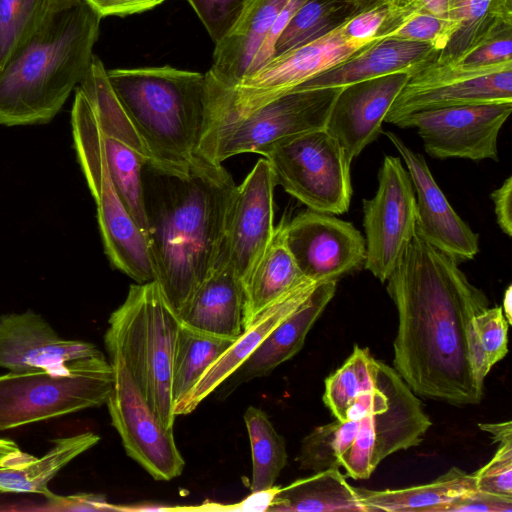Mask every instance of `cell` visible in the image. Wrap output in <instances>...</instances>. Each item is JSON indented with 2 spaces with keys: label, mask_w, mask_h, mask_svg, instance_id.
<instances>
[{
  "label": "cell",
  "mask_w": 512,
  "mask_h": 512,
  "mask_svg": "<svg viewBox=\"0 0 512 512\" xmlns=\"http://www.w3.org/2000/svg\"><path fill=\"white\" fill-rule=\"evenodd\" d=\"M398 314L393 366L419 396L453 405L481 402L469 355L473 317L489 307L458 262L417 232L386 280Z\"/></svg>",
  "instance_id": "cell-1"
},
{
  "label": "cell",
  "mask_w": 512,
  "mask_h": 512,
  "mask_svg": "<svg viewBox=\"0 0 512 512\" xmlns=\"http://www.w3.org/2000/svg\"><path fill=\"white\" fill-rule=\"evenodd\" d=\"M142 186L154 280L178 317L214 268L237 185L197 155L185 171L147 162Z\"/></svg>",
  "instance_id": "cell-2"
},
{
  "label": "cell",
  "mask_w": 512,
  "mask_h": 512,
  "mask_svg": "<svg viewBox=\"0 0 512 512\" xmlns=\"http://www.w3.org/2000/svg\"><path fill=\"white\" fill-rule=\"evenodd\" d=\"M101 16L87 0H51L31 35L0 69V124L50 122L85 77Z\"/></svg>",
  "instance_id": "cell-3"
},
{
  "label": "cell",
  "mask_w": 512,
  "mask_h": 512,
  "mask_svg": "<svg viewBox=\"0 0 512 512\" xmlns=\"http://www.w3.org/2000/svg\"><path fill=\"white\" fill-rule=\"evenodd\" d=\"M107 77L150 162L185 171L207 127L205 74L166 65L111 69Z\"/></svg>",
  "instance_id": "cell-4"
},
{
  "label": "cell",
  "mask_w": 512,
  "mask_h": 512,
  "mask_svg": "<svg viewBox=\"0 0 512 512\" xmlns=\"http://www.w3.org/2000/svg\"><path fill=\"white\" fill-rule=\"evenodd\" d=\"M104 343L120 355L142 395L168 429L175 414L171 392L174 348L180 321L155 280L133 284L108 320Z\"/></svg>",
  "instance_id": "cell-5"
},
{
  "label": "cell",
  "mask_w": 512,
  "mask_h": 512,
  "mask_svg": "<svg viewBox=\"0 0 512 512\" xmlns=\"http://www.w3.org/2000/svg\"><path fill=\"white\" fill-rule=\"evenodd\" d=\"M341 88L291 90L244 113L208 107L198 155L215 164L242 153L264 156L282 140L323 129Z\"/></svg>",
  "instance_id": "cell-6"
},
{
  "label": "cell",
  "mask_w": 512,
  "mask_h": 512,
  "mask_svg": "<svg viewBox=\"0 0 512 512\" xmlns=\"http://www.w3.org/2000/svg\"><path fill=\"white\" fill-rule=\"evenodd\" d=\"M71 127L77 160L96 204L99 230L111 265L137 283L154 280L146 239L113 182L97 115L79 87L71 110Z\"/></svg>",
  "instance_id": "cell-7"
},
{
  "label": "cell",
  "mask_w": 512,
  "mask_h": 512,
  "mask_svg": "<svg viewBox=\"0 0 512 512\" xmlns=\"http://www.w3.org/2000/svg\"><path fill=\"white\" fill-rule=\"evenodd\" d=\"M113 383L103 354L57 370L0 375V432L106 404Z\"/></svg>",
  "instance_id": "cell-8"
},
{
  "label": "cell",
  "mask_w": 512,
  "mask_h": 512,
  "mask_svg": "<svg viewBox=\"0 0 512 512\" xmlns=\"http://www.w3.org/2000/svg\"><path fill=\"white\" fill-rule=\"evenodd\" d=\"M264 157L277 185L308 209L332 215L348 210L353 193L352 162L325 128L282 140Z\"/></svg>",
  "instance_id": "cell-9"
},
{
  "label": "cell",
  "mask_w": 512,
  "mask_h": 512,
  "mask_svg": "<svg viewBox=\"0 0 512 512\" xmlns=\"http://www.w3.org/2000/svg\"><path fill=\"white\" fill-rule=\"evenodd\" d=\"M342 26L272 58L233 88H223L206 78L208 107L234 113L250 111L380 40L368 43L352 41L343 34Z\"/></svg>",
  "instance_id": "cell-10"
},
{
  "label": "cell",
  "mask_w": 512,
  "mask_h": 512,
  "mask_svg": "<svg viewBox=\"0 0 512 512\" xmlns=\"http://www.w3.org/2000/svg\"><path fill=\"white\" fill-rule=\"evenodd\" d=\"M78 87L97 115L113 182L128 213L145 237L142 170L151 161L149 153L114 94L107 69L97 56H93Z\"/></svg>",
  "instance_id": "cell-11"
},
{
  "label": "cell",
  "mask_w": 512,
  "mask_h": 512,
  "mask_svg": "<svg viewBox=\"0 0 512 512\" xmlns=\"http://www.w3.org/2000/svg\"><path fill=\"white\" fill-rule=\"evenodd\" d=\"M416 197L399 157L386 155L373 198L363 200L364 267L386 282L416 233Z\"/></svg>",
  "instance_id": "cell-12"
},
{
  "label": "cell",
  "mask_w": 512,
  "mask_h": 512,
  "mask_svg": "<svg viewBox=\"0 0 512 512\" xmlns=\"http://www.w3.org/2000/svg\"><path fill=\"white\" fill-rule=\"evenodd\" d=\"M109 357L114 383L106 404L127 455L155 480L178 477L185 461L176 446L173 429L161 423L120 355L111 353Z\"/></svg>",
  "instance_id": "cell-13"
},
{
  "label": "cell",
  "mask_w": 512,
  "mask_h": 512,
  "mask_svg": "<svg viewBox=\"0 0 512 512\" xmlns=\"http://www.w3.org/2000/svg\"><path fill=\"white\" fill-rule=\"evenodd\" d=\"M511 111L512 102L449 106L414 112L395 125L417 129L432 157L498 161L499 132Z\"/></svg>",
  "instance_id": "cell-14"
},
{
  "label": "cell",
  "mask_w": 512,
  "mask_h": 512,
  "mask_svg": "<svg viewBox=\"0 0 512 512\" xmlns=\"http://www.w3.org/2000/svg\"><path fill=\"white\" fill-rule=\"evenodd\" d=\"M431 425L421 401L398 374L388 402L359 420L339 465L355 480L368 479L386 457L418 446Z\"/></svg>",
  "instance_id": "cell-15"
},
{
  "label": "cell",
  "mask_w": 512,
  "mask_h": 512,
  "mask_svg": "<svg viewBox=\"0 0 512 512\" xmlns=\"http://www.w3.org/2000/svg\"><path fill=\"white\" fill-rule=\"evenodd\" d=\"M276 185L264 157L234 190L214 268L228 267L242 284L273 237Z\"/></svg>",
  "instance_id": "cell-16"
},
{
  "label": "cell",
  "mask_w": 512,
  "mask_h": 512,
  "mask_svg": "<svg viewBox=\"0 0 512 512\" xmlns=\"http://www.w3.org/2000/svg\"><path fill=\"white\" fill-rule=\"evenodd\" d=\"M493 102H512V64L486 70L429 64L409 77L384 122L395 125L422 110Z\"/></svg>",
  "instance_id": "cell-17"
},
{
  "label": "cell",
  "mask_w": 512,
  "mask_h": 512,
  "mask_svg": "<svg viewBox=\"0 0 512 512\" xmlns=\"http://www.w3.org/2000/svg\"><path fill=\"white\" fill-rule=\"evenodd\" d=\"M287 248L302 274L315 283L337 281L364 265L365 238L350 222L307 210L284 221Z\"/></svg>",
  "instance_id": "cell-18"
},
{
  "label": "cell",
  "mask_w": 512,
  "mask_h": 512,
  "mask_svg": "<svg viewBox=\"0 0 512 512\" xmlns=\"http://www.w3.org/2000/svg\"><path fill=\"white\" fill-rule=\"evenodd\" d=\"M382 133L407 166L416 193L417 232L431 246L457 262L473 259L479 251V235L451 207L425 158L393 132Z\"/></svg>",
  "instance_id": "cell-19"
},
{
  "label": "cell",
  "mask_w": 512,
  "mask_h": 512,
  "mask_svg": "<svg viewBox=\"0 0 512 512\" xmlns=\"http://www.w3.org/2000/svg\"><path fill=\"white\" fill-rule=\"evenodd\" d=\"M410 76L393 73L341 88L325 129L339 142L350 162L383 132L385 117Z\"/></svg>",
  "instance_id": "cell-20"
},
{
  "label": "cell",
  "mask_w": 512,
  "mask_h": 512,
  "mask_svg": "<svg viewBox=\"0 0 512 512\" xmlns=\"http://www.w3.org/2000/svg\"><path fill=\"white\" fill-rule=\"evenodd\" d=\"M103 354L90 342L68 340L34 311L0 316V368L10 372L57 370Z\"/></svg>",
  "instance_id": "cell-21"
},
{
  "label": "cell",
  "mask_w": 512,
  "mask_h": 512,
  "mask_svg": "<svg viewBox=\"0 0 512 512\" xmlns=\"http://www.w3.org/2000/svg\"><path fill=\"white\" fill-rule=\"evenodd\" d=\"M317 284L305 280L262 310L205 371L186 396L174 405L175 416L194 411L210 393L235 373L271 331L299 307Z\"/></svg>",
  "instance_id": "cell-22"
},
{
  "label": "cell",
  "mask_w": 512,
  "mask_h": 512,
  "mask_svg": "<svg viewBox=\"0 0 512 512\" xmlns=\"http://www.w3.org/2000/svg\"><path fill=\"white\" fill-rule=\"evenodd\" d=\"M437 53L428 43L386 37L371 43L293 90L343 87L393 73L406 72L412 75L429 65Z\"/></svg>",
  "instance_id": "cell-23"
},
{
  "label": "cell",
  "mask_w": 512,
  "mask_h": 512,
  "mask_svg": "<svg viewBox=\"0 0 512 512\" xmlns=\"http://www.w3.org/2000/svg\"><path fill=\"white\" fill-rule=\"evenodd\" d=\"M288 1L248 0L233 29L215 44L207 80L223 88L238 85L249 74L260 45Z\"/></svg>",
  "instance_id": "cell-24"
},
{
  "label": "cell",
  "mask_w": 512,
  "mask_h": 512,
  "mask_svg": "<svg viewBox=\"0 0 512 512\" xmlns=\"http://www.w3.org/2000/svg\"><path fill=\"white\" fill-rule=\"evenodd\" d=\"M337 281L318 283L309 296L282 320L238 368L248 380L269 374L296 355L306 336L335 295Z\"/></svg>",
  "instance_id": "cell-25"
},
{
  "label": "cell",
  "mask_w": 512,
  "mask_h": 512,
  "mask_svg": "<svg viewBox=\"0 0 512 512\" xmlns=\"http://www.w3.org/2000/svg\"><path fill=\"white\" fill-rule=\"evenodd\" d=\"M244 290L228 267H215L178 316L182 325L235 340L242 332Z\"/></svg>",
  "instance_id": "cell-26"
},
{
  "label": "cell",
  "mask_w": 512,
  "mask_h": 512,
  "mask_svg": "<svg viewBox=\"0 0 512 512\" xmlns=\"http://www.w3.org/2000/svg\"><path fill=\"white\" fill-rule=\"evenodd\" d=\"M284 220L276 227L271 241L243 282L242 328L279 297L307 279L286 246Z\"/></svg>",
  "instance_id": "cell-27"
},
{
  "label": "cell",
  "mask_w": 512,
  "mask_h": 512,
  "mask_svg": "<svg viewBox=\"0 0 512 512\" xmlns=\"http://www.w3.org/2000/svg\"><path fill=\"white\" fill-rule=\"evenodd\" d=\"M267 511L367 512L339 468H329L278 487Z\"/></svg>",
  "instance_id": "cell-28"
},
{
  "label": "cell",
  "mask_w": 512,
  "mask_h": 512,
  "mask_svg": "<svg viewBox=\"0 0 512 512\" xmlns=\"http://www.w3.org/2000/svg\"><path fill=\"white\" fill-rule=\"evenodd\" d=\"M476 488L475 474L454 466L427 484L400 489L356 490L367 512H438L455 497Z\"/></svg>",
  "instance_id": "cell-29"
},
{
  "label": "cell",
  "mask_w": 512,
  "mask_h": 512,
  "mask_svg": "<svg viewBox=\"0 0 512 512\" xmlns=\"http://www.w3.org/2000/svg\"><path fill=\"white\" fill-rule=\"evenodd\" d=\"M100 437L84 432L54 441L53 447L42 457L28 458L0 465V492L37 493L50 499L54 494L49 482L69 462L96 445Z\"/></svg>",
  "instance_id": "cell-30"
},
{
  "label": "cell",
  "mask_w": 512,
  "mask_h": 512,
  "mask_svg": "<svg viewBox=\"0 0 512 512\" xmlns=\"http://www.w3.org/2000/svg\"><path fill=\"white\" fill-rule=\"evenodd\" d=\"M379 0H306L278 37L273 57L337 29Z\"/></svg>",
  "instance_id": "cell-31"
},
{
  "label": "cell",
  "mask_w": 512,
  "mask_h": 512,
  "mask_svg": "<svg viewBox=\"0 0 512 512\" xmlns=\"http://www.w3.org/2000/svg\"><path fill=\"white\" fill-rule=\"evenodd\" d=\"M450 18L459 23L446 47L430 64H450L505 21H512V0H452Z\"/></svg>",
  "instance_id": "cell-32"
},
{
  "label": "cell",
  "mask_w": 512,
  "mask_h": 512,
  "mask_svg": "<svg viewBox=\"0 0 512 512\" xmlns=\"http://www.w3.org/2000/svg\"><path fill=\"white\" fill-rule=\"evenodd\" d=\"M233 342L232 339L201 332L180 324L171 374L174 405L186 396L205 371Z\"/></svg>",
  "instance_id": "cell-33"
},
{
  "label": "cell",
  "mask_w": 512,
  "mask_h": 512,
  "mask_svg": "<svg viewBox=\"0 0 512 512\" xmlns=\"http://www.w3.org/2000/svg\"><path fill=\"white\" fill-rule=\"evenodd\" d=\"M251 456L252 492L265 491L272 488L287 464L285 440L268 419L266 413L254 406H249L244 413Z\"/></svg>",
  "instance_id": "cell-34"
},
{
  "label": "cell",
  "mask_w": 512,
  "mask_h": 512,
  "mask_svg": "<svg viewBox=\"0 0 512 512\" xmlns=\"http://www.w3.org/2000/svg\"><path fill=\"white\" fill-rule=\"evenodd\" d=\"M508 327L502 307H488L476 314L469 326L468 346L474 376L484 386L491 368L508 352Z\"/></svg>",
  "instance_id": "cell-35"
},
{
  "label": "cell",
  "mask_w": 512,
  "mask_h": 512,
  "mask_svg": "<svg viewBox=\"0 0 512 512\" xmlns=\"http://www.w3.org/2000/svg\"><path fill=\"white\" fill-rule=\"evenodd\" d=\"M376 359L366 348L354 346L344 364L325 379L323 401L336 420L343 422L355 397L374 383Z\"/></svg>",
  "instance_id": "cell-36"
},
{
  "label": "cell",
  "mask_w": 512,
  "mask_h": 512,
  "mask_svg": "<svg viewBox=\"0 0 512 512\" xmlns=\"http://www.w3.org/2000/svg\"><path fill=\"white\" fill-rule=\"evenodd\" d=\"M51 0H0V69L31 35Z\"/></svg>",
  "instance_id": "cell-37"
},
{
  "label": "cell",
  "mask_w": 512,
  "mask_h": 512,
  "mask_svg": "<svg viewBox=\"0 0 512 512\" xmlns=\"http://www.w3.org/2000/svg\"><path fill=\"white\" fill-rule=\"evenodd\" d=\"M512 64V21H505L456 61L445 64L467 70H486Z\"/></svg>",
  "instance_id": "cell-38"
},
{
  "label": "cell",
  "mask_w": 512,
  "mask_h": 512,
  "mask_svg": "<svg viewBox=\"0 0 512 512\" xmlns=\"http://www.w3.org/2000/svg\"><path fill=\"white\" fill-rule=\"evenodd\" d=\"M458 27L459 23L450 17L419 10L393 37L428 43L439 52L446 47Z\"/></svg>",
  "instance_id": "cell-39"
},
{
  "label": "cell",
  "mask_w": 512,
  "mask_h": 512,
  "mask_svg": "<svg viewBox=\"0 0 512 512\" xmlns=\"http://www.w3.org/2000/svg\"><path fill=\"white\" fill-rule=\"evenodd\" d=\"M215 44L223 40L239 20L248 0H187Z\"/></svg>",
  "instance_id": "cell-40"
},
{
  "label": "cell",
  "mask_w": 512,
  "mask_h": 512,
  "mask_svg": "<svg viewBox=\"0 0 512 512\" xmlns=\"http://www.w3.org/2000/svg\"><path fill=\"white\" fill-rule=\"evenodd\" d=\"M498 444L492 459L474 472L477 488L512 497V442Z\"/></svg>",
  "instance_id": "cell-41"
},
{
  "label": "cell",
  "mask_w": 512,
  "mask_h": 512,
  "mask_svg": "<svg viewBox=\"0 0 512 512\" xmlns=\"http://www.w3.org/2000/svg\"><path fill=\"white\" fill-rule=\"evenodd\" d=\"M438 512H512V497L476 488L455 497Z\"/></svg>",
  "instance_id": "cell-42"
},
{
  "label": "cell",
  "mask_w": 512,
  "mask_h": 512,
  "mask_svg": "<svg viewBox=\"0 0 512 512\" xmlns=\"http://www.w3.org/2000/svg\"><path fill=\"white\" fill-rule=\"evenodd\" d=\"M165 0H87L101 16H125L150 10Z\"/></svg>",
  "instance_id": "cell-43"
},
{
  "label": "cell",
  "mask_w": 512,
  "mask_h": 512,
  "mask_svg": "<svg viewBox=\"0 0 512 512\" xmlns=\"http://www.w3.org/2000/svg\"><path fill=\"white\" fill-rule=\"evenodd\" d=\"M500 229L507 236L512 235V177L509 176L502 185L490 195Z\"/></svg>",
  "instance_id": "cell-44"
},
{
  "label": "cell",
  "mask_w": 512,
  "mask_h": 512,
  "mask_svg": "<svg viewBox=\"0 0 512 512\" xmlns=\"http://www.w3.org/2000/svg\"><path fill=\"white\" fill-rule=\"evenodd\" d=\"M278 487H272L265 491L252 492L245 501L236 506L225 507V510H259L267 511Z\"/></svg>",
  "instance_id": "cell-45"
},
{
  "label": "cell",
  "mask_w": 512,
  "mask_h": 512,
  "mask_svg": "<svg viewBox=\"0 0 512 512\" xmlns=\"http://www.w3.org/2000/svg\"><path fill=\"white\" fill-rule=\"evenodd\" d=\"M478 427L488 432L497 443L512 442V422L479 423Z\"/></svg>",
  "instance_id": "cell-46"
},
{
  "label": "cell",
  "mask_w": 512,
  "mask_h": 512,
  "mask_svg": "<svg viewBox=\"0 0 512 512\" xmlns=\"http://www.w3.org/2000/svg\"><path fill=\"white\" fill-rule=\"evenodd\" d=\"M29 456V454L22 452L14 441L0 438V465L15 463Z\"/></svg>",
  "instance_id": "cell-47"
},
{
  "label": "cell",
  "mask_w": 512,
  "mask_h": 512,
  "mask_svg": "<svg viewBox=\"0 0 512 512\" xmlns=\"http://www.w3.org/2000/svg\"><path fill=\"white\" fill-rule=\"evenodd\" d=\"M419 3L423 10L430 13L450 17L452 0H413ZM453 19V18H452Z\"/></svg>",
  "instance_id": "cell-48"
},
{
  "label": "cell",
  "mask_w": 512,
  "mask_h": 512,
  "mask_svg": "<svg viewBox=\"0 0 512 512\" xmlns=\"http://www.w3.org/2000/svg\"><path fill=\"white\" fill-rule=\"evenodd\" d=\"M504 316L508 321L509 325L512 323V287L509 286L503 298V307H502Z\"/></svg>",
  "instance_id": "cell-49"
}]
</instances>
